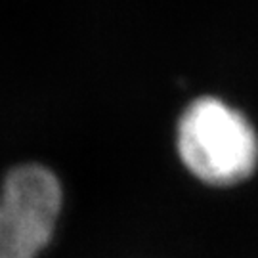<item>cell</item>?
Here are the masks:
<instances>
[{
	"label": "cell",
	"mask_w": 258,
	"mask_h": 258,
	"mask_svg": "<svg viewBox=\"0 0 258 258\" xmlns=\"http://www.w3.org/2000/svg\"><path fill=\"white\" fill-rule=\"evenodd\" d=\"M176 146L185 168L211 185L237 184L258 163L254 128L239 111L216 98H199L184 111Z\"/></svg>",
	"instance_id": "1"
},
{
	"label": "cell",
	"mask_w": 258,
	"mask_h": 258,
	"mask_svg": "<svg viewBox=\"0 0 258 258\" xmlns=\"http://www.w3.org/2000/svg\"><path fill=\"white\" fill-rule=\"evenodd\" d=\"M61 203L63 189L50 168H12L0 187V258H37L54 235Z\"/></svg>",
	"instance_id": "2"
}]
</instances>
